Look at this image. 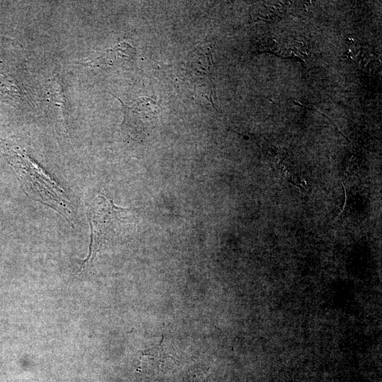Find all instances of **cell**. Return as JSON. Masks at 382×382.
Returning a JSON list of instances; mask_svg holds the SVG:
<instances>
[{"label": "cell", "mask_w": 382, "mask_h": 382, "mask_svg": "<svg viewBox=\"0 0 382 382\" xmlns=\"http://www.w3.org/2000/svg\"><path fill=\"white\" fill-rule=\"evenodd\" d=\"M87 214L91 228V240L88 255L83 260L79 272L91 266L104 245L128 231L134 221L129 209L115 206L103 195L97 196L88 204Z\"/></svg>", "instance_id": "obj_1"}, {"label": "cell", "mask_w": 382, "mask_h": 382, "mask_svg": "<svg viewBox=\"0 0 382 382\" xmlns=\"http://www.w3.org/2000/svg\"><path fill=\"white\" fill-rule=\"evenodd\" d=\"M212 51L210 43L196 47L189 56L185 70L191 84L213 103L214 83Z\"/></svg>", "instance_id": "obj_2"}, {"label": "cell", "mask_w": 382, "mask_h": 382, "mask_svg": "<svg viewBox=\"0 0 382 382\" xmlns=\"http://www.w3.org/2000/svg\"><path fill=\"white\" fill-rule=\"evenodd\" d=\"M123 108V129L131 136H145L157 122L161 109L153 99L147 97L138 98Z\"/></svg>", "instance_id": "obj_3"}, {"label": "cell", "mask_w": 382, "mask_h": 382, "mask_svg": "<svg viewBox=\"0 0 382 382\" xmlns=\"http://www.w3.org/2000/svg\"><path fill=\"white\" fill-rule=\"evenodd\" d=\"M135 54V50L127 42H120L103 54L81 64L90 66H117L128 62Z\"/></svg>", "instance_id": "obj_4"}]
</instances>
